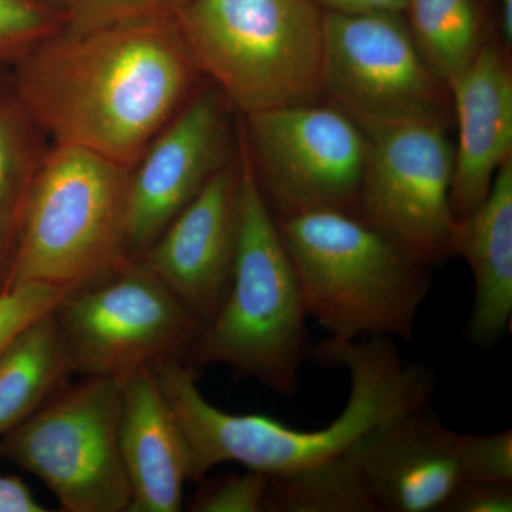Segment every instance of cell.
<instances>
[{
	"label": "cell",
	"mask_w": 512,
	"mask_h": 512,
	"mask_svg": "<svg viewBox=\"0 0 512 512\" xmlns=\"http://www.w3.org/2000/svg\"><path fill=\"white\" fill-rule=\"evenodd\" d=\"M239 188L237 148L140 258L202 326L221 308L234 275Z\"/></svg>",
	"instance_id": "5bb4252c"
},
{
	"label": "cell",
	"mask_w": 512,
	"mask_h": 512,
	"mask_svg": "<svg viewBox=\"0 0 512 512\" xmlns=\"http://www.w3.org/2000/svg\"><path fill=\"white\" fill-rule=\"evenodd\" d=\"M185 49L244 116L315 103L325 90V12L315 0H191Z\"/></svg>",
	"instance_id": "5b68a950"
},
{
	"label": "cell",
	"mask_w": 512,
	"mask_h": 512,
	"mask_svg": "<svg viewBox=\"0 0 512 512\" xmlns=\"http://www.w3.org/2000/svg\"><path fill=\"white\" fill-rule=\"evenodd\" d=\"M244 117L256 177L272 211L332 208L357 214L367 143L352 117L313 103Z\"/></svg>",
	"instance_id": "30bf717a"
},
{
	"label": "cell",
	"mask_w": 512,
	"mask_h": 512,
	"mask_svg": "<svg viewBox=\"0 0 512 512\" xmlns=\"http://www.w3.org/2000/svg\"><path fill=\"white\" fill-rule=\"evenodd\" d=\"M404 12L421 59L444 84L483 46L474 0H407Z\"/></svg>",
	"instance_id": "44dd1931"
},
{
	"label": "cell",
	"mask_w": 512,
	"mask_h": 512,
	"mask_svg": "<svg viewBox=\"0 0 512 512\" xmlns=\"http://www.w3.org/2000/svg\"><path fill=\"white\" fill-rule=\"evenodd\" d=\"M512 483L468 481L448 498L441 512H511Z\"/></svg>",
	"instance_id": "484cf974"
},
{
	"label": "cell",
	"mask_w": 512,
	"mask_h": 512,
	"mask_svg": "<svg viewBox=\"0 0 512 512\" xmlns=\"http://www.w3.org/2000/svg\"><path fill=\"white\" fill-rule=\"evenodd\" d=\"M120 409L121 380L84 376L5 434L0 457L39 478L64 511L128 512Z\"/></svg>",
	"instance_id": "52a82bcc"
},
{
	"label": "cell",
	"mask_w": 512,
	"mask_h": 512,
	"mask_svg": "<svg viewBox=\"0 0 512 512\" xmlns=\"http://www.w3.org/2000/svg\"><path fill=\"white\" fill-rule=\"evenodd\" d=\"M350 117V116H349ZM367 143L359 217L434 266L453 256V144L437 117H352Z\"/></svg>",
	"instance_id": "ba28073f"
},
{
	"label": "cell",
	"mask_w": 512,
	"mask_h": 512,
	"mask_svg": "<svg viewBox=\"0 0 512 512\" xmlns=\"http://www.w3.org/2000/svg\"><path fill=\"white\" fill-rule=\"evenodd\" d=\"M229 107L214 84L195 90L131 168L128 258L140 259L212 175L235 157Z\"/></svg>",
	"instance_id": "7c38bea8"
},
{
	"label": "cell",
	"mask_w": 512,
	"mask_h": 512,
	"mask_svg": "<svg viewBox=\"0 0 512 512\" xmlns=\"http://www.w3.org/2000/svg\"><path fill=\"white\" fill-rule=\"evenodd\" d=\"M47 511L19 477L0 476V512Z\"/></svg>",
	"instance_id": "4316f807"
},
{
	"label": "cell",
	"mask_w": 512,
	"mask_h": 512,
	"mask_svg": "<svg viewBox=\"0 0 512 512\" xmlns=\"http://www.w3.org/2000/svg\"><path fill=\"white\" fill-rule=\"evenodd\" d=\"M55 313L74 372L117 380L144 367L185 360L202 329L140 259L70 293Z\"/></svg>",
	"instance_id": "9c48e42d"
},
{
	"label": "cell",
	"mask_w": 512,
	"mask_h": 512,
	"mask_svg": "<svg viewBox=\"0 0 512 512\" xmlns=\"http://www.w3.org/2000/svg\"><path fill=\"white\" fill-rule=\"evenodd\" d=\"M503 9V33L508 43L512 40V0H500Z\"/></svg>",
	"instance_id": "f1b7e54d"
},
{
	"label": "cell",
	"mask_w": 512,
	"mask_h": 512,
	"mask_svg": "<svg viewBox=\"0 0 512 512\" xmlns=\"http://www.w3.org/2000/svg\"><path fill=\"white\" fill-rule=\"evenodd\" d=\"M330 12L339 13H402L407 0H315Z\"/></svg>",
	"instance_id": "83f0119b"
},
{
	"label": "cell",
	"mask_w": 512,
	"mask_h": 512,
	"mask_svg": "<svg viewBox=\"0 0 512 512\" xmlns=\"http://www.w3.org/2000/svg\"><path fill=\"white\" fill-rule=\"evenodd\" d=\"M474 440L424 404L377 424L346 454L380 512H441L458 487L474 481Z\"/></svg>",
	"instance_id": "4fadbf2b"
},
{
	"label": "cell",
	"mask_w": 512,
	"mask_h": 512,
	"mask_svg": "<svg viewBox=\"0 0 512 512\" xmlns=\"http://www.w3.org/2000/svg\"><path fill=\"white\" fill-rule=\"evenodd\" d=\"M64 29L62 10L42 0H0V67Z\"/></svg>",
	"instance_id": "7402d4cb"
},
{
	"label": "cell",
	"mask_w": 512,
	"mask_h": 512,
	"mask_svg": "<svg viewBox=\"0 0 512 512\" xmlns=\"http://www.w3.org/2000/svg\"><path fill=\"white\" fill-rule=\"evenodd\" d=\"M265 512H380L348 454L269 476Z\"/></svg>",
	"instance_id": "ffe728a7"
},
{
	"label": "cell",
	"mask_w": 512,
	"mask_h": 512,
	"mask_svg": "<svg viewBox=\"0 0 512 512\" xmlns=\"http://www.w3.org/2000/svg\"><path fill=\"white\" fill-rule=\"evenodd\" d=\"M458 123L451 210L457 221L487 197L512 151V73L504 50L483 45L446 83Z\"/></svg>",
	"instance_id": "9a60e30c"
},
{
	"label": "cell",
	"mask_w": 512,
	"mask_h": 512,
	"mask_svg": "<svg viewBox=\"0 0 512 512\" xmlns=\"http://www.w3.org/2000/svg\"><path fill=\"white\" fill-rule=\"evenodd\" d=\"M274 217L308 316L329 338H413L430 266L353 212L305 208Z\"/></svg>",
	"instance_id": "277c9868"
},
{
	"label": "cell",
	"mask_w": 512,
	"mask_h": 512,
	"mask_svg": "<svg viewBox=\"0 0 512 512\" xmlns=\"http://www.w3.org/2000/svg\"><path fill=\"white\" fill-rule=\"evenodd\" d=\"M121 460L131 503L128 512H178L190 480L187 448L153 367L121 379Z\"/></svg>",
	"instance_id": "2e32d148"
},
{
	"label": "cell",
	"mask_w": 512,
	"mask_h": 512,
	"mask_svg": "<svg viewBox=\"0 0 512 512\" xmlns=\"http://www.w3.org/2000/svg\"><path fill=\"white\" fill-rule=\"evenodd\" d=\"M205 480V478H201ZM200 480V481H201ZM269 476L245 468L205 480L192 495L188 510L194 512H265Z\"/></svg>",
	"instance_id": "cb8c5ba5"
},
{
	"label": "cell",
	"mask_w": 512,
	"mask_h": 512,
	"mask_svg": "<svg viewBox=\"0 0 512 512\" xmlns=\"http://www.w3.org/2000/svg\"><path fill=\"white\" fill-rule=\"evenodd\" d=\"M42 2L47 3V5L53 6V8L62 10L64 13V8H66L67 2L69 0H42Z\"/></svg>",
	"instance_id": "f546056e"
},
{
	"label": "cell",
	"mask_w": 512,
	"mask_h": 512,
	"mask_svg": "<svg viewBox=\"0 0 512 512\" xmlns=\"http://www.w3.org/2000/svg\"><path fill=\"white\" fill-rule=\"evenodd\" d=\"M70 293L39 282L10 286L0 292V355L22 330L55 312Z\"/></svg>",
	"instance_id": "d4e9b609"
},
{
	"label": "cell",
	"mask_w": 512,
	"mask_h": 512,
	"mask_svg": "<svg viewBox=\"0 0 512 512\" xmlns=\"http://www.w3.org/2000/svg\"><path fill=\"white\" fill-rule=\"evenodd\" d=\"M73 373L55 312L22 330L0 355V439L49 402Z\"/></svg>",
	"instance_id": "ac0fdd59"
},
{
	"label": "cell",
	"mask_w": 512,
	"mask_h": 512,
	"mask_svg": "<svg viewBox=\"0 0 512 512\" xmlns=\"http://www.w3.org/2000/svg\"><path fill=\"white\" fill-rule=\"evenodd\" d=\"M10 82L53 143L133 168L197 90L201 74L174 19L60 30L8 66Z\"/></svg>",
	"instance_id": "6da1fadb"
},
{
	"label": "cell",
	"mask_w": 512,
	"mask_h": 512,
	"mask_svg": "<svg viewBox=\"0 0 512 512\" xmlns=\"http://www.w3.org/2000/svg\"><path fill=\"white\" fill-rule=\"evenodd\" d=\"M241 188L234 275L227 298L188 350L194 369L222 365L274 390L295 394L311 359L301 286L256 177L244 126L237 138Z\"/></svg>",
	"instance_id": "3957f363"
},
{
	"label": "cell",
	"mask_w": 512,
	"mask_h": 512,
	"mask_svg": "<svg viewBox=\"0 0 512 512\" xmlns=\"http://www.w3.org/2000/svg\"><path fill=\"white\" fill-rule=\"evenodd\" d=\"M130 173L100 154L53 143L30 191L8 289L39 282L79 291L130 261Z\"/></svg>",
	"instance_id": "8992f818"
},
{
	"label": "cell",
	"mask_w": 512,
	"mask_h": 512,
	"mask_svg": "<svg viewBox=\"0 0 512 512\" xmlns=\"http://www.w3.org/2000/svg\"><path fill=\"white\" fill-rule=\"evenodd\" d=\"M454 255L467 262L474 279L468 338L490 348L512 318V158L501 165L485 200L457 221Z\"/></svg>",
	"instance_id": "e0dca14e"
},
{
	"label": "cell",
	"mask_w": 512,
	"mask_h": 512,
	"mask_svg": "<svg viewBox=\"0 0 512 512\" xmlns=\"http://www.w3.org/2000/svg\"><path fill=\"white\" fill-rule=\"evenodd\" d=\"M311 359L350 376L345 409L318 430H299L264 414L224 412L202 396L198 370L184 360L153 366L187 448L191 481L227 463L272 476L343 456L377 424L429 404L436 384L426 367L406 362L394 339L383 336L328 338L312 346Z\"/></svg>",
	"instance_id": "7a4b0ae2"
},
{
	"label": "cell",
	"mask_w": 512,
	"mask_h": 512,
	"mask_svg": "<svg viewBox=\"0 0 512 512\" xmlns=\"http://www.w3.org/2000/svg\"><path fill=\"white\" fill-rule=\"evenodd\" d=\"M191 0H69L64 30L92 32L119 23L174 19Z\"/></svg>",
	"instance_id": "603a6c76"
},
{
	"label": "cell",
	"mask_w": 512,
	"mask_h": 512,
	"mask_svg": "<svg viewBox=\"0 0 512 512\" xmlns=\"http://www.w3.org/2000/svg\"><path fill=\"white\" fill-rule=\"evenodd\" d=\"M0 67V292L8 289L30 191L49 146Z\"/></svg>",
	"instance_id": "d6986e66"
},
{
	"label": "cell",
	"mask_w": 512,
	"mask_h": 512,
	"mask_svg": "<svg viewBox=\"0 0 512 512\" xmlns=\"http://www.w3.org/2000/svg\"><path fill=\"white\" fill-rule=\"evenodd\" d=\"M350 117H437L450 94L402 13L325 12V90Z\"/></svg>",
	"instance_id": "8fae6325"
}]
</instances>
